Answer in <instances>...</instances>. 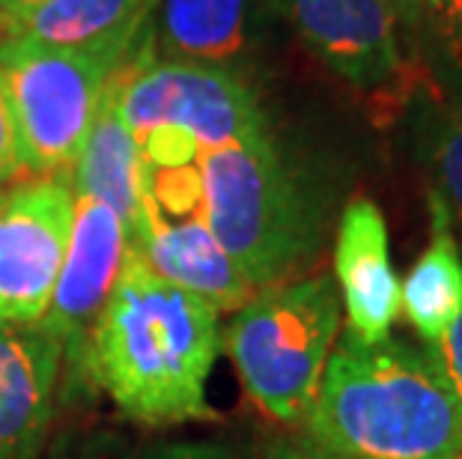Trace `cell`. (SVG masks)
I'll use <instances>...</instances> for the list:
<instances>
[{
	"label": "cell",
	"mask_w": 462,
	"mask_h": 459,
	"mask_svg": "<svg viewBox=\"0 0 462 459\" xmlns=\"http://www.w3.org/2000/svg\"><path fill=\"white\" fill-rule=\"evenodd\" d=\"M221 346L218 310L155 275L129 248L87 337V367L134 424H206L215 421L206 382Z\"/></svg>",
	"instance_id": "cell-1"
},
{
	"label": "cell",
	"mask_w": 462,
	"mask_h": 459,
	"mask_svg": "<svg viewBox=\"0 0 462 459\" xmlns=\"http://www.w3.org/2000/svg\"><path fill=\"white\" fill-rule=\"evenodd\" d=\"M304 436L334 459H462V406L430 349L343 335Z\"/></svg>",
	"instance_id": "cell-2"
},
{
	"label": "cell",
	"mask_w": 462,
	"mask_h": 459,
	"mask_svg": "<svg viewBox=\"0 0 462 459\" xmlns=\"http://www.w3.org/2000/svg\"><path fill=\"white\" fill-rule=\"evenodd\" d=\"M198 173L200 218L254 289L283 283L317 251V212L269 132L200 152Z\"/></svg>",
	"instance_id": "cell-3"
},
{
	"label": "cell",
	"mask_w": 462,
	"mask_h": 459,
	"mask_svg": "<svg viewBox=\"0 0 462 459\" xmlns=\"http://www.w3.org/2000/svg\"><path fill=\"white\" fill-rule=\"evenodd\" d=\"M340 317V292L328 275L257 289L233 314L221 340L251 399L278 424H304Z\"/></svg>",
	"instance_id": "cell-4"
},
{
	"label": "cell",
	"mask_w": 462,
	"mask_h": 459,
	"mask_svg": "<svg viewBox=\"0 0 462 459\" xmlns=\"http://www.w3.org/2000/svg\"><path fill=\"white\" fill-rule=\"evenodd\" d=\"M134 39L99 48H22L0 42L9 105L27 170L60 177L81 152L96 107Z\"/></svg>",
	"instance_id": "cell-5"
},
{
	"label": "cell",
	"mask_w": 462,
	"mask_h": 459,
	"mask_svg": "<svg viewBox=\"0 0 462 459\" xmlns=\"http://www.w3.org/2000/svg\"><path fill=\"white\" fill-rule=\"evenodd\" d=\"M120 111L134 134L155 125H176L198 146L239 143L269 132L257 96L221 63L203 60H141L120 66Z\"/></svg>",
	"instance_id": "cell-6"
},
{
	"label": "cell",
	"mask_w": 462,
	"mask_h": 459,
	"mask_svg": "<svg viewBox=\"0 0 462 459\" xmlns=\"http://www.w3.org/2000/svg\"><path fill=\"white\" fill-rule=\"evenodd\" d=\"M75 191L63 173L22 182L0 200V322H39L72 230Z\"/></svg>",
	"instance_id": "cell-7"
},
{
	"label": "cell",
	"mask_w": 462,
	"mask_h": 459,
	"mask_svg": "<svg viewBox=\"0 0 462 459\" xmlns=\"http://www.w3.org/2000/svg\"><path fill=\"white\" fill-rule=\"evenodd\" d=\"M301 42L358 90H382L406 75L400 27L385 0H283Z\"/></svg>",
	"instance_id": "cell-8"
},
{
	"label": "cell",
	"mask_w": 462,
	"mask_h": 459,
	"mask_svg": "<svg viewBox=\"0 0 462 459\" xmlns=\"http://www.w3.org/2000/svg\"><path fill=\"white\" fill-rule=\"evenodd\" d=\"M125 253H129V236L120 218L105 203L75 194L63 266L51 301L39 319L54 337L63 340L66 353L90 337L93 322L99 319L123 271Z\"/></svg>",
	"instance_id": "cell-9"
},
{
	"label": "cell",
	"mask_w": 462,
	"mask_h": 459,
	"mask_svg": "<svg viewBox=\"0 0 462 459\" xmlns=\"http://www.w3.org/2000/svg\"><path fill=\"white\" fill-rule=\"evenodd\" d=\"M66 346L42 322H0V459L42 451Z\"/></svg>",
	"instance_id": "cell-10"
},
{
	"label": "cell",
	"mask_w": 462,
	"mask_h": 459,
	"mask_svg": "<svg viewBox=\"0 0 462 459\" xmlns=\"http://www.w3.org/2000/svg\"><path fill=\"white\" fill-rule=\"evenodd\" d=\"M334 278H337L346 331L361 344L391 337L400 317V280L391 262L388 224L370 197H352L340 215L334 239Z\"/></svg>",
	"instance_id": "cell-11"
},
{
	"label": "cell",
	"mask_w": 462,
	"mask_h": 459,
	"mask_svg": "<svg viewBox=\"0 0 462 459\" xmlns=\"http://www.w3.org/2000/svg\"><path fill=\"white\" fill-rule=\"evenodd\" d=\"M132 248L150 262L155 275L209 301L218 314H236L257 292L203 218L164 221L159 215H143Z\"/></svg>",
	"instance_id": "cell-12"
},
{
	"label": "cell",
	"mask_w": 462,
	"mask_h": 459,
	"mask_svg": "<svg viewBox=\"0 0 462 459\" xmlns=\"http://www.w3.org/2000/svg\"><path fill=\"white\" fill-rule=\"evenodd\" d=\"M72 191L105 203L120 218L129 248L143 224V159L120 111V69L107 81L87 141L72 164Z\"/></svg>",
	"instance_id": "cell-13"
},
{
	"label": "cell",
	"mask_w": 462,
	"mask_h": 459,
	"mask_svg": "<svg viewBox=\"0 0 462 459\" xmlns=\"http://www.w3.org/2000/svg\"><path fill=\"white\" fill-rule=\"evenodd\" d=\"M150 0H42L9 18L0 42L22 48H99L134 39Z\"/></svg>",
	"instance_id": "cell-14"
},
{
	"label": "cell",
	"mask_w": 462,
	"mask_h": 459,
	"mask_svg": "<svg viewBox=\"0 0 462 459\" xmlns=\"http://www.w3.org/2000/svg\"><path fill=\"white\" fill-rule=\"evenodd\" d=\"M430 245L400 283V310L420 344L432 346L462 314V248L450 215L430 191Z\"/></svg>",
	"instance_id": "cell-15"
},
{
	"label": "cell",
	"mask_w": 462,
	"mask_h": 459,
	"mask_svg": "<svg viewBox=\"0 0 462 459\" xmlns=\"http://www.w3.org/2000/svg\"><path fill=\"white\" fill-rule=\"evenodd\" d=\"M159 33L173 60H233L248 39V0H159Z\"/></svg>",
	"instance_id": "cell-16"
},
{
	"label": "cell",
	"mask_w": 462,
	"mask_h": 459,
	"mask_svg": "<svg viewBox=\"0 0 462 459\" xmlns=\"http://www.w3.org/2000/svg\"><path fill=\"white\" fill-rule=\"evenodd\" d=\"M48 459H272V451L239 438H173L129 436L120 429L96 427L63 436Z\"/></svg>",
	"instance_id": "cell-17"
},
{
	"label": "cell",
	"mask_w": 462,
	"mask_h": 459,
	"mask_svg": "<svg viewBox=\"0 0 462 459\" xmlns=\"http://www.w3.org/2000/svg\"><path fill=\"white\" fill-rule=\"evenodd\" d=\"M430 170H432L430 191L445 203L450 224H454V233L462 236V105L450 107L436 123V129H432Z\"/></svg>",
	"instance_id": "cell-18"
},
{
	"label": "cell",
	"mask_w": 462,
	"mask_h": 459,
	"mask_svg": "<svg viewBox=\"0 0 462 459\" xmlns=\"http://www.w3.org/2000/svg\"><path fill=\"white\" fill-rule=\"evenodd\" d=\"M24 170H27V164L22 152V138H18L13 105H9L4 69H0V185L18 179Z\"/></svg>",
	"instance_id": "cell-19"
},
{
	"label": "cell",
	"mask_w": 462,
	"mask_h": 459,
	"mask_svg": "<svg viewBox=\"0 0 462 459\" xmlns=\"http://www.w3.org/2000/svg\"><path fill=\"white\" fill-rule=\"evenodd\" d=\"M427 24L436 27L450 57L462 66V0H432L427 9Z\"/></svg>",
	"instance_id": "cell-20"
},
{
	"label": "cell",
	"mask_w": 462,
	"mask_h": 459,
	"mask_svg": "<svg viewBox=\"0 0 462 459\" xmlns=\"http://www.w3.org/2000/svg\"><path fill=\"white\" fill-rule=\"evenodd\" d=\"M427 349H430V355L436 358V364L441 367V373L448 376V382L454 388V394L462 406V314L454 326H450L448 335Z\"/></svg>",
	"instance_id": "cell-21"
},
{
	"label": "cell",
	"mask_w": 462,
	"mask_h": 459,
	"mask_svg": "<svg viewBox=\"0 0 462 459\" xmlns=\"http://www.w3.org/2000/svg\"><path fill=\"white\" fill-rule=\"evenodd\" d=\"M388 9L394 13L397 27H402L406 33L418 36L427 27V4L430 0H385Z\"/></svg>",
	"instance_id": "cell-22"
},
{
	"label": "cell",
	"mask_w": 462,
	"mask_h": 459,
	"mask_svg": "<svg viewBox=\"0 0 462 459\" xmlns=\"http://www.w3.org/2000/svg\"><path fill=\"white\" fill-rule=\"evenodd\" d=\"M269 451H272V459H334L331 454L322 451V447L313 445L304 433H301V438H296V442H281V445L269 447Z\"/></svg>",
	"instance_id": "cell-23"
},
{
	"label": "cell",
	"mask_w": 462,
	"mask_h": 459,
	"mask_svg": "<svg viewBox=\"0 0 462 459\" xmlns=\"http://www.w3.org/2000/svg\"><path fill=\"white\" fill-rule=\"evenodd\" d=\"M39 4H42V0H0V22H9V18L22 15Z\"/></svg>",
	"instance_id": "cell-24"
},
{
	"label": "cell",
	"mask_w": 462,
	"mask_h": 459,
	"mask_svg": "<svg viewBox=\"0 0 462 459\" xmlns=\"http://www.w3.org/2000/svg\"><path fill=\"white\" fill-rule=\"evenodd\" d=\"M0 200H4V191H0Z\"/></svg>",
	"instance_id": "cell-25"
},
{
	"label": "cell",
	"mask_w": 462,
	"mask_h": 459,
	"mask_svg": "<svg viewBox=\"0 0 462 459\" xmlns=\"http://www.w3.org/2000/svg\"><path fill=\"white\" fill-rule=\"evenodd\" d=\"M430 4H432V0H430ZM430 4H427V9H430Z\"/></svg>",
	"instance_id": "cell-26"
}]
</instances>
